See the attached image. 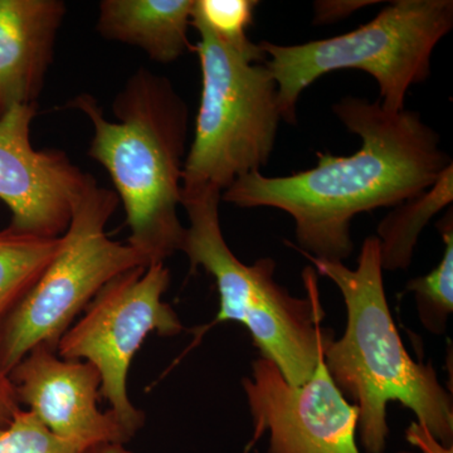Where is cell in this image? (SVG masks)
I'll return each instance as SVG.
<instances>
[{"mask_svg": "<svg viewBox=\"0 0 453 453\" xmlns=\"http://www.w3.org/2000/svg\"><path fill=\"white\" fill-rule=\"evenodd\" d=\"M333 110L362 139L356 154L318 153L314 168L286 177L253 172L235 180L220 201L286 211L295 220L297 250L344 262L354 251V217L422 195L452 162L418 112H389L380 100L356 96L342 98Z\"/></svg>", "mask_w": 453, "mask_h": 453, "instance_id": "6da1fadb", "label": "cell"}, {"mask_svg": "<svg viewBox=\"0 0 453 453\" xmlns=\"http://www.w3.org/2000/svg\"><path fill=\"white\" fill-rule=\"evenodd\" d=\"M319 275L335 283L347 308L342 338L324 344V363L334 383L356 405L357 434L366 453H386L389 437L387 405L398 402L443 446H453V401L431 365L414 362L405 350L390 314L380 242L369 235L357 268L344 262L312 257Z\"/></svg>", "mask_w": 453, "mask_h": 453, "instance_id": "7a4b0ae2", "label": "cell"}, {"mask_svg": "<svg viewBox=\"0 0 453 453\" xmlns=\"http://www.w3.org/2000/svg\"><path fill=\"white\" fill-rule=\"evenodd\" d=\"M71 106L94 127L88 155L109 173L130 228L127 244L149 265L180 251L186 226L179 219L189 110L165 77L140 68L113 101L107 120L91 95Z\"/></svg>", "mask_w": 453, "mask_h": 453, "instance_id": "3957f363", "label": "cell"}, {"mask_svg": "<svg viewBox=\"0 0 453 453\" xmlns=\"http://www.w3.org/2000/svg\"><path fill=\"white\" fill-rule=\"evenodd\" d=\"M213 188L181 192L189 226L180 251L190 270L202 267L214 279L219 311L214 324H242L251 334L262 357L273 362L291 386H303L314 374L332 330L321 326L324 312L319 300L315 268L303 273L308 297L292 296L276 281V264L264 257L244 265L235 257L222 234L219 202Z\"/></svg>", "mask_w": 453, "mask_h": 453, "instance_id": "277c9868", "label": "cell"}, {"mask_svg": "<svg viewBox=\"0 0 453 453\" xmlns=\"http://www.w3.org/2000/svg\"><path fill=\"white\" fill-rule=\"evenodd\" d=\"M452 27V0H395L345 35L295 46L261 42L282 120L296 124L303 89L339 70L371 74L380 86L381 107L403 111L411 86L428 79L432 53Z\"/></svg>", "mask_w": 453, "mask_h": 453, "instance_id": "5b68a950", "label": "cell"}, {"mask_svg": "<svg viewBox=\"0 0 453 453\" xmlns=\"http://www.w3.org/2000/svg\"><path fill=\"white\" fill-rule=\"evenodd\" d=\"M192 26L201 37L195 50L202 95L181 192L223 193L270 160L282 120L277 85L266 65L226 44L193 14Z\"/></svg>", "mask_w": 453, "mask_h": 453, "instance_id": "8992f818", "label": "cell"}, {"mask_svg": "<svg viewBox=\"0 0 453 453\" xmlns=\"http://www.w3.org/2000/svg\"><path fill=\"white\" fill-rule=\"evenodd\" d=\"M119 205L116 193L97 186L92 177L77 204L61 249L28 294L0 324V368L9 372L35 348L57 351L101 288L116 277L149 266L130 244L106 234L107 222Z\"/></svg>", "mask_w": 453, "mask_h": 453, "instance_id": "52a82bcc", "label": "cell"}, {"mask_svg": "<svg viewBox=\"0 0 453 453\" xmlns=\"http://www.w3.org/2000/svg\"><path fill=\"white\" fill-rule=\"evenodd\" d=\"M170 285L165 264L127 271L101 288L59 340L62 359L81 360L100 372V395L131 438L145 423V414L131 403L127 374L149 334L178 335L184 330L175 310L164 303Z\"/></svg>", "mask_w": 453, "mask_h": 453, "instance_id": "ba28073f", "label": "cell"}, {"mask_svg": "<svg viewBox=\"0 0 453 453\" xmlns=\"http://www.w3.org/2000/svg\"><path fill=\"white\" fill-rule=\"evenodd\" d=\"M242 383L255 437L268 434L267 453H360L359 412L334 383L323 354L303 386H291L262 357Z\"/></svg>", "mask_w": 453, "mask_h": 453, "instance_id": "9c48e42d", "label": "cell"}, {"mask_svg": "<svg viewBox=\"0 0 453 453\" xmlns=\"http://www.w3.org/2000/svg\"><path fill=\"white\" fill-rule=\"evenodd\" d=\"M35 105L12 107L0 118V199L12 213L8 228L44 238L62 237L92 175L59 150H35Z\"/></svg>", "mask_w": 453, "mask_h": 453, "instance_id": "30bf717a", "label": "cell"}, {"mask_svg": "<svg viewBox=\"0 0 453 453\" xmlns=\"http://www.w3.org/2000/svg\"><path fill=\"white\" fill-rule=\"evenodd\" d=\"M20 405L50 432L82 449L127 445L133 438L111 412H101V377L94 365L35 348L11 372Z\"/></svg>", "mask_w": 453, "mask_h": 453, "instance_id": "8fae6325", "label": "cell"}, {"mask_svg": "<svg viewBox=\"0 0 453 453\" xmlns=\"http://www.w3.org/2000/svg\"><path fill=\"white\" fill-rule=\"evenodd\" d=\"M65 14L61 0H0V118L35 105Z\"/></svg>", "mask_w": 453, "mask_h": 453, "instance_id": "7c38bea8", "label": "cell"}, {"mask_svg": "<svg viewBox=\"0 0 453 453\" xmlns=\"http://www.w3.org/2000/svg\"><path fill=\"white\" fill-rule=\"evenodd\" d=\"M195 0H104L97 31L110 41L145 50L160 64L195 50L188 40Z\"/></svg>", "mask_w": 453, "mask_h": 453, "instance_id": "4fadbf2b", "label": "cell"}, {"mask_svg": "<svg viewBox=\"0 0 453 453\" xmlns=\"http://www.w3.org/2000/svg\"><path fill=\"white\" fill-rule=\"evenodd\" d=\"M453 199V165L447 166L436 183L422 195L396 205L380 226V261L384 270H407L419 234L429 220L451 204Z\"/></svg>", "mask_w": 453, "mask_h": 453, "instance_id": "5bb4252c", "label": "cell"}, {"mask_svg": "<svg viewBox=\"0 0 453 453\" xmlns=\"http://www.w3.org/2000/svg\"><path fill=\"white\" fill-rule=\"evenodd\" d=\"M62 237L44 238L7 228L0 232V324L61 249Z\"/></svg>", "mask_w": 453, "mask_h": 453, "instance_id": "9a60e30c", "label": "cell"}, {"mask_svg": "<svg viewBox=\"0 0 453 453\" xmlns=\"http://www.w3.org/2000/svg\"><path fill=\"white\" fill-rule=\"evenodd\" d=\"M445 242L440 265L428 275L416 277L405 286V292L414 294L419 321L429 333L441 335L446 332L453 311V217L452 210L437 223Z\"/></svg>", "mask_w": 453, "mask_h": 453, "instance_id": "2e32d148", "label": "cell"}, {"mask_svg": "<svg viewBox=\"0 0 453 453\" xmlns=\"http://www.w3.org/2000/svg\"><path fill=\"white\" fill-rule=\"evenodd\" d=\"M257 5L256 0H195L193 16L220 40L259 64L266 55L259 44L247 37V28L251 26Z\"/></svg>", "mask_w": 453, "mask_h": 453, "instance_id": "e0dca14e", "label": "cell"}, {"mask_svg": "<svg viewBox=\"0 0 453 453\" xmlns=\"http://www.w3.org/2000/svg\"><path fill=\"white\" fill-rule=\"evenodd\" d=\"M0 453H85V449L55 436L35 414L22 408L0 431Z\"/></svg>", "mask_w": 453, "mask_h": 453, "instance_id": "ac0fdd59", "label": "cell"}, {"mask_svg": "<svg viewBox=\"0 0 453 453\" xmlns=\"http://www.w3.org/2000/svg\"><path fill=\"white\" fill-rule=\"evenodd\" d=\"M377 0H319L314 3L315 25H332L350 17L359 9L378 4Z\"/></svg>", "mask_w": 453, "mask_h": 453, "instance_id": "d6986e66", "label": "cell"}, {"mask_svg": "<svg viewBox=\"0 0 453 453\" xmlns=\"http://www.w3.org/2000/svg\"><path fill=\"white\" fill-rule=\"evenodd\" d=\"M22 410L16 389L7 372L0 368V431L13 421L16 414Z\"/></svg>", "mask_w": 453, "mask_h": 453, "instance_id": "ffe728a7", "label": "cell"}, {"mask_svg": "<svg viewBox=\"0 0 453 453\" xmlns=\"http://www.w3.org/2000/svg\"><path fill=\"white\" fill-rule=\"evenodd\" d=\"M405 437L411 445L418 449L421 453H453V446H443L440 441L429 434L428 429L423 427L418 422L411 423L410 427L405 429ZM413 453V452H399Z\"/></svg>", "mask_w": 453, "mask_h": 453, "instance_id": "44dd1931", "label": "cell"}, {"mask_svg": "<svg viewBox=\"0 0 453 453\" xmlns=\"http://www.w3.org/2000/svg\"><path fill=\"white\" fill-rule=\"evenodd\" d=\"M85 453H130L120 445H98L86 449Z\"/></svg>", "mask_w": 453, "mask_h": 453, "instance_id": "7402d4cb", "label": "cell"}]
</instances>
